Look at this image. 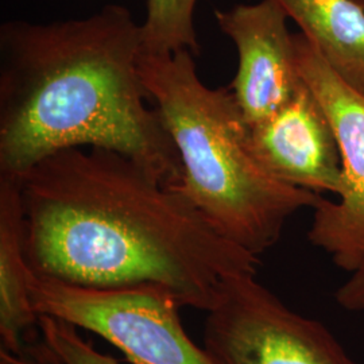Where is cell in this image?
Masks as SVG:
<instances>
[{
  "instance_id": "obj_1",
  "label": "cell",
  "mask_w": 364,
  "mask_h": 364,
  "mask_svg": "<svg viewBox=\"0 0 364 364\" xmlns=\"http://www.w3.org/2000/svg\"><path fill=\"white\" fill-rule=\"evenodd\" d=\"M19 180L28 266L75 287L162 289L209 312L228 278L259 258L223 237L174 188L108 149L73 147Z\"/></svg>"
},
{
  "instance_id": "obj_2",
  "label": "cell",
  "mask_w": 364,
  "mask_h": 364,
  "mask_svg": "<svg viewBox=\"0 0 364 364\" xmlns=\"http://www.w3.org/2000/svg\"><path fill=\"white\" fill-rule=\"evenodd\" d=\"M142 25L107 4L82 19L0 27V174L73 147L114 150L168 186L181 161L139 72Z\"/></svg>"
},
{
  "instance_id": "obj_3",
  "label": "cell",
  "mask_w": 364,
  "mask_h": 364,
  "mask_svg": "<svg viewBox=\"0 0 364 364\" xmlns=\"http://www.w3.org/2000/svg\"><path fill=\"white\" fill-rule=\"evenodd\" d=\"M193 54H141L146 91L181 161L171 186L219 234L259 258L279 240L287 221L312 208L320 195L275 178L255 156L230 88H209Z\"/></svg>"
},
{
  "instance_id": "obj_4",
  "label": "cell",
  "mask_w": 364,
  "mask_h": 364,
  "mask_svg": "<svg viewBox=\"0 0 364 364\" xmlns=\"http://www.w3.org/2000/svg\"><path fill=\"white\" fill-rule=\"evenodd\" d=\"M30 299L52 316L107 340L134 364H218L182 326L181 306L156 287L92 289L31 274Z\"/></svg>"
},
{
  "instance_id": "obj_5",
  "label": "cell",
  "mask_w": 364,
  "mask_h": 364,
  "mask_svg": "<svg viewBox=\"0 0 364 364\" xmlns=\"http://www.w3.org/2000/svg\"><path fill=\"white\" fill-rule=\"evenodd\" d=\"M257 274L228 278L207 312L204 348L218 364H359L317 320L291 311Z\"/></svg>"
},
{
  "instance_id": "obj_6",
  "label": "cell",
  "mask_w": 364,
  "mask_h": 364,
  "mask_svg": "<svg viewBox=\"0 0 364 364\" xmlns=\"http://www.w3.org/2000/svg\"><path fill=\"white\" fill-rule=\"evenodd\" d=\"M296 60L335 131L344 182L338 201L320 196L308 239L338 269L355 273L364 266V93L338 75L302 33L296 34Z\"/></svg>"
},
{
  "instance_id": "obj_7",
  "label": "cell",
  "mask_w": 364,
  "mask_h": 364,
  "mask_svg": "<svg viewBox=\"0 0 364 364\" xmlns=\"http://www.w3.org/2000/svg\"><path fill=\"white\" fill-rule=\"evenodd\" d=\"M221 31L231 39L239 65L230 91L248 126L272 117L302 85L296 60V34L285 10L274 0L216 10Z\"/></svg>"
},
{
  "instance_id": "obj_8",
  "label": "cell",
  "mask_w": 364,
  "mask_h": 364,
  "mask_svg": "<svg viewBox=\"0 0 364 364\" xmlns=\"http://www.w3.org/2000/svg\"><path fill=\"white\" fill-rule=\"evenodd\" d=\"M250 142L275 178L318 195L341 193L336 135L326 109L305 82L282 108L250 127Z\"/></svg>"
},
{
  "instance_id": "obj_9",
  "label": "cell",
  "mask_w": 364,
  "mask_h": 364,
  "mask_svg": "<svg viewBox=\"0 0 364 364\" xmlns=\"http://www.w3.org/2000/svg\"><path fill=\"white\" fill-rule=\"evenodd\" d=\"M31 269L25 248L19 180L0 174V353L21 355L38 335L30 299Z\"/></svg>"
},
{
  "instance_id": "obj_10",
  "label": "cell",
  "mask_w": 364,
  "mask_h": 364,
  "mask_svg": "<svg viewBox=\"0 0 364 364\" xmlns=\"http://www.w3.org/2000/svg\"><path fill=\"white\" fill-rule=\"evenodd\" d=\"M329 65L364 93V9L356 0H274Z\"/></svg>"
},
{
  "instance_id": "obj_11",
  "label": "cell",
  "mask_w": 364,
  "mask_h": 364,
  "mask_svg": "<svg viewBox=\"0 0 364 364\" xmlns=\"http://www.w3.org/2000/svg\"><path fill=\"white\" fill-rule=\"evenodd\" d=\"M197 0H146L142 23V53L171 55L189 52L200 54L193 15Z\"/></svg>"
},
{
  "instance_id": "obj_12",
  "label": "cell",
  "mask_w": 364,
  "mask_h": 364,
  "mask_svg": "<svg viewBox=\"0 0 364 364\" xmlns=\"http://www.w3.org/2000/svg\"><path fill=\"white\" fill-rule=\"evenodd\" d=\"M38 335L28 347L48 364H120L97 351L81 336L77 326L61 318L41 314Z\"/></svg>"
},
{
  "instance_id": "obj_13",
  "label": "cell",
  "mask_w": 364,
  "mask_h": 364,
  "mask_svg": "<svg viewBox=\"0 0 364 364\" xmlns=\"http://www.w3.org/2000/svg\"><path fill=\"white\" fill-rule=\"evenodd\" d=\"M336 301L341 308L350 312L364 311V266L351 274L336 291Z\"/></svg>"
},
{
  "instance_id": "obj_14",
  "label": "cell",
  "mask_w": 364,
  "mask_h": 364,
  "mask_svg": "<svg viewBox=\"0 0 364 364\" xmlns=\"http://www.w3.org/2000/svg\"><path fill=\"white\" fill-rule=\"evenodd\" d=\"M1 364H48L45 363L36 352L30 347L21 355H9V353H0Z\"/></svg>"
},
{
  "instance_id": "obj_15",
  "label": "cell",
  "mask_w": 364,
  "mask_h": 364,
  "mask_svg": "<svg viewBox=\"0 0 364 364\" xmlns=\"http://www.w3.org/2000/svg\"><path fill=\"white\" fill-rule=\"evenodd\" d=\"M356 1H358V3H359V4H360V6L364 9V0H356Z\"/></svg>"
}]
</instances>
